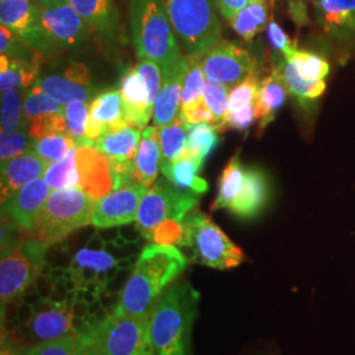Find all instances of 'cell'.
Wrapping results in <instances>:
<instances>
[{"instance_id": "1", "label": "cell", "mask_w": 355, "mask_h": 355, "mask_svg": "<svg viewBox=\"0 0 355 355\" xmlns=\"http://www.w3.org/2000/svg\"><path fill=\"white\" fill-rule=\"evenodd\" d=\"M187 266L175 246L152 243L141 250L116 309L130 316H150L166 288Z\"/></svg>"}, {"instance_id": "2", "label": "cell", "mask_w": 355, "mask_h": 355, "mask_svg": "<svg viewBox=\"0 0 355 355\" xmlns=\"http://www.w3.org/2000/svg\"><path fill=\"white\" fill-rule=\"evenodd\" d=\"M199 293L189 283L168 288L149 318L152 355H190L191 329Z\"/></svg>"}, {"instance_id": "3", "label": "cell", "mask_w": 355, "mask_h": 355, "mask_svg": "<svg viewBox=\"0 0 355 355\" xmlns=\"http://www.w3.org/2000/svg\"><path fill=\"white\" fill-rule=\"evenodd\" d=\"M129 15L139 60L153 61L165 73L182 58L183 53L164 0H130Z\"/></svg>"}, {"instance_id": "4", "label": "cell", "mask_w": 355, "mask_h": 355, "mask_svg": "<svg viewBox=\"0 0 355 355\" xmlns=\"http://www.w3.org/2000/svg\"><path fill=\"white\" fill-rule=\"evenodd\" d=\"M166 11L186 55L202 58L223 36L215 0H164Z\"/></svg>"}, {"instance_id": "5", "label": "cell", "mask_w": 355, "mask_h": 355, "mask_svg": "<svg viewBox=\"0 0 355 355\" xmlns=\"http://www.w3.org/2000/svg\"><path fill=\"white\" fill-rule=\"evenodd\" d=\"M150 316H130L114 308L80 330L92 355H152Z\"/></svg>"}, {"instance_id": "6", "label": "cell", "mask_w": 355, "mask_h": 355, "mask_svg": "<svg viewBox=\"0 0 355 355\" xmlns=\"http://www.w3.org/2000/svg\"><path fill=\"white\" fill-rule=\"evenodd\" d=\"M82 303L86 302L69 292V296L62 300L48 296L26 304V320L19 325L15 340L17 338L21 343H31L35 346L79 333L92 321L78 313L76 308Z\"/></svg>"}, {"instance_id": "7", "label": "cell", "mask_w": 355, "mask_h": 355, "mask_svg": "<svg viewBox=\"0 0 355 355\" xmlns=\"http://www.w3.org/2000/svg\"><path fill=\"white\" fill-rule=\"evenodd\" d=\"M45 252L46 248L36 237L26 234L23 240H15L8 230L1 229V311H4L6 305L20 299L37 279L45 265Z\"/></svg>"}, {"instance_id": "8", "label": "cell", "mask_w": 355, "mask_h": 355, "mask_svg": "<svg viewBox=\"0 0 355 355\" xmlns=\"http://www.w3.org/2000/svg\"><path fill=\"white\" fill-rule=\"evenodd\" d=\"M94 204L95 200L80 189L51 191L29 236L36 237L46 249L64 241L91 224Z\"/></svg>"}, {"instance_id": "9", "label": "cell", "mask_w": 355, "mask_h": 355, "mask_svg": "<svg viewBox=\"0 0 355 355\" xmlns=\"http://www.w3.org/2000/svg\"><path fill=\"white\" fill-rule=\"evenodd\" d=\"M98 239V245L94 241L76 252L67 270L64 279L69 286V292L79 297L89 296L98 299L108 283L121 271L129 258H121L110 252L112 242Z\"/></svg>"}, {"instance_id": "10", "label": "cell", "mask_w": 355, "mask_h": 355, "mask_svg": "<svg viewBox=\"0 0 355 355\" xmlns=\"http://www.w3.org/2000/svg\"><path fill=\"white\" fill-rule=\"evenodd\" d=\"M184 241L182 248L190 250L191 259L203 266L228 270L240 266L245 255L212 218L192 209L183 220Z\"/></svg>"}, {"instance_id": "11", "label": "cell", "mask_w": 355, "mask_h": 355, "mask_svg": "<svg viewBox=\"0 0 355 355\" xmlns=\"http://www.w3.org/2000/svg\"><path fill=\"white\" fill-rule=\"evenodd\" d=\"M199 203V195L180 190L167 179H158L141 200L137 229L144 236L166 220L183 221Z\"/></svg>"}, {"instance_id": "12", "label": "cell", "mask_w": 355, "mask_h": 355, "mask_svg": "<svg viewBox=\"0 0 355 355\" xmlns=\"http://www.w3.org/2000/svg\"><path fill=\"white\" fill-rule=\"evenodd\" d=\"M36 6L42 26L58 51H80L89 45L95 33L67 0H51Z\"/></svg>"}, {"instance_id": "13", "label": "cell", "mask_w": 355, "mask_h": 355, "mask_svg": "<svg viewBox=\"0 0 355 355\" xmlns=\"http://www.w3.org/2000/svg\"><path fill=\"white\" fill-rule=\"evenodd\" d=\"M204 76L209 80L234 87L243 79L258 73V62L252 53L237 42L221 40L202 57Z\"/></svg>"}, {"instance_id": "14", "label": "cell", "mask_w": 355, "mask_h": 355, "mask_svg": "<svg viewBox=\"0 0 355 355\" xmlns=\"http://www.w3.org/2000/svg\"><path fill=\"white\" fill-rule=\"evenodd\" d=\"M0 23L45 57L58 51L33 0H0Z\"/></svg>"}, {"instance_id": "15", "label": "cell", "mask_w": 355, "mask_h": 355, "mask_svg": "<svg viewBox=\"0 0 355 355\" xmlns=\"http://www.w3.org/2000/svg\"><path fill=\"white\" fill-rule=\"evenodd\" d=\"M148 191V186L136 183L95 200L91 224L95 228L110 229L136 221L141 200Z\"/></svg>"}, {"instance_id": "16", "label": "cell", "mask_w": 355, "mask_h": 355, "mask_svg": "<svg viewBox=\"0 0 355 355\" xmlns=\"http://www.w3.org/2000/svg\"><path fill=\"white\" fill-rule=\"evenodd\" d=\"M51 193V189L44 178L31 182L15 192L11 198L1 202L3 220L11 223L19 232L31 234Z\"/></svg>"}, {"instance_id": "17", "label": "cell", "mask_w": 355, "mask_h": 355, "mask_svg": "<svg viewBox=\"0 0 355 355\" xmlns=\"http://www.w3.org/2000/svg\"><path fill=\"white\" fill-rule=\"evenodd\" d=\"M37 83L51 98L64 105L74 102H89L96 92L89 69L82 62L69 64L61 74L38 78Z\"/></svg>"}, {"instance_id": "18", "label": "cell", "mask_w": 355, "mask_h": 355, "mask_svg": "<svg viewBox=\"0 0 355 355\" xmlns=\"http://www.w3.org/2000/svg\"><path fill=\"white\" fill-rule=\"evenodd\" d=\"M76 161L79 189L91 199L98 200L112 192L114 183L105 155L94 148L79 146L76 149Z\"/></svg>"}, {"instance_id": "19", "label": "cell", "mask_w": 355, "mask_h": 355, "mask_svg": "<svg viewBox=\"0 0 355 355\" xmlns=\"http://www.w3.org/2000/svg\"><path fill=\"white\" fill-rule=\"evenodd\" d=\"M189 62V57L183 54L178 62L162 73V86L153 110V123L155 127H166L177 119Z\"/></svg>"}, {"instance_id": "20", "label": "cell", "mask_w": 355, "mask_h": 355, "mask_svg": "<svg viewBox=\"0 0 355 355\" xmlns=\"http://www.w3.org/2000/svg\"><path fill=\"white\" fill-rule=\"evenodd\" d=\"M120 94L124 103L128 123L140 129L146 128L152 119L157 96L135 66L123 76Z\"/></svg>"}, {"instance_id": "21", "label": "cell", "mask_w": 355, "mask_h": 355, "mask_svg": "<svg viewBox=\"0 0 355 355\" xmlns=\"http://www.w3.org/2000/svg\"><path fill=\"white\" fill-rule=\"evenodd\" d=\"M125 125L130 124L128 123L120 91L107 89L96 95V98L91 102L86 139L95 142L104 133Z\"/></svg>"}, {"instance_id": "22", "label": "cell", "mask_w": 355, "mask_h": 355, "mask_svg": "<svg viewBox=\"0 0 355 355\" xmlns=\"http://www.w3.org/2000/svg\"><path fill=\"white\" fill-rule=\"evenodd\" d=\"M270 198V183L266 173L258 167H246L245 177L228 211L241 218L259 215Z\"/></svg>"}, {"instance_id": "23", "label": "cell", "mask_w": 355, "mask_h": 355, "mask_svg": "<svg viewBox=\"0 0 355 355\" xmlns=\"http://www.w3.org/2000/svg\"><path fill=\"white\" fill-rule=\"evenodd\" d=\"M313 12L330 37H355V0H313Z\"/></svg>"}, {"instance_id": "24", "label": "cell", "mask_w": 355, "mask_h": 355, "mask_svg": "<svg viewBox=\"0 0 355 355\" xmlns=\"http://www.w3.org/2000/svg\"><path fill=\"white\" fill-rule=\"evenodd\" d=\"M79 16L91 26L95 36L105 44L119 37V15L114 0H67Z\"/></svg>"}, {"instance_id": "25", "label": "cell", "mask_w": 355, "mask_h": 355, "mask_svg": "<svg viewBox=\"0 0 355 355\" xmlns=\"http://www.w3.org/2000/svg\"><path fill=\"white\" fill-rule=\"evenodd\" d=\"M45 162L37 154L26 152L1 164V202L11 198L15 192L44 175Z\"/></svg>"}, {"instance_id": "26", "label": "cell", "mask_w": 355, "mask_h": 355, "mask_svg": "<svg viewBox=\"0 0 355 355\" xmlns=\"http://www.w3.org/2000/svg\"><path fill=\"white\" fill-rule=\"evenodd\" d=\"M258 73L243 79L229 94L228 129L245 132L252 127L255 119V99L259 86Z\"/></svg>"}, {"instance_id": "27", "label": "cell", "mask_w": 355, "mask_h": 355, "mask_svg": "<svg viewBox=\"0 0 355 355\" xmlns=\"http://www.w3.org/2000/svg\"><path fill=\"white\" fill-rule=\"evenodd\" d=\"M288 89L286 87L279 73L272 67L270 76L259 80L257 99H255V119L258 130L263 133L270 123L275 119L287 101Z\"/></svg>"}, {"instance_id": "28", "label": "cell", "mask_w": 355, "mask_h": 355, "mask_svg": "<svg viewBox=\"0 0 355 355\" xmlns=\"http://www.w3.org/2000/svg\"><path fill=\"white\" fill-rule=\"evenodd\" d=\"M142 129L133 125L116 128L104 133L94 144V149L108 159H133L140 145Z\"/></svg>"}, {"instance_id": "29", "label": "cell", "mask_w": 355, "mask_h": 355, "mask_svg": "<svg viewBox=\"0 0 355 355\" xmlns=\"http://www.w3.org/2000/svg\"><path fill=\"white\" fill-rule=\"evenodd\" d=\"M161 168L159 132L155 125L142 130L140 145L136 154V179L141 184L150 187Z\"/></svg>"}, {"instance_id": "30", "label": "cell", "mask_w": 355, "mask_h": 355, "mask_svg": "<svg viewBox=\"0 0 355 355\" xmlns=\"http://www.w3.org/2000/svg\"><path fill=\"white\" fill-rule=\"evenodd\" d=\"M202 166L203 161L184 153L177 161L161 167V171L164 177L178 189L200 196L208 190V183L199 175Z\"/></svg>"}, {"instance_id": "31", "label": "cell", "mask_w": 355, "mask_h": 355, "mask_svg": "<svg viewBox=\"0 0 355 355\" xmlns=\"http://www.w3.org/2000/svg\"><path fill=\"white\" fill-rule=\"evenodd\" d=\"M42 64H29L7 55L0 57V89L1 92L19 89H31L38 79Z\"/></svg>"}, {"instance_id": "32", "label": "cell", "mask_w": 355, "mask_h": 355, "mask_svg": "<svg viewBox=\"0 0 355 355\" xmlns=\"http://www.w3.org/2000/svg\"><path fill=\"white\" fill-rule=\"evenodd\" d=\"M274 69L279 73L288 92L299 102H315L327 89L325 80H321V82L305 80L297 74L295 67L283 55L277 61V64H274Z\"/></svg>"}, {"instance_id": "33", "label": "cell", "mask_w": 355, "mask_h": 355, "mask_svg": "<svg viewBox=\"0 0 355 355\" xmlns=\"http://www.w3.org/2000/svg\"><path fill=\"white\" fill-rule=\"evenodd\" d=\"M246 166L242 164L241 158L239 154L229 159L228 165L225 166L221 177L218 179V191L215 202L212 204L211 209H229L230 204L233 203L239 187L241 186L242 180L245 177Z\"/></svg>"}, {"instance_id": "34", "label": "cell", "mask_w": 355, "mask_h": 355, "mask_svg": "<svg viewBox=\"0 0 355 355\" xmlns=\"http://www.w3.org/2000/svg\"><path fill=\"white\" fill-rule=\"evenodd\" d=\"M161 145V167L170 165L180 158L187 149L189 129L187 124L175 119L171 124L158 128Z\"/></svg>"}, {"instance_id": "35", "label": "cell", "mask_w": 355, "mask_h": 355, "mask_svg": "<svg viewBox=\"0 0 355 355\" xmlns=\"http://www.w3.org/2000/svg\"><path fill=\"white\" fill-rule=\"evenodd\" d=\"M268 7L266 1L249 3L229 23L234 32L245 41H252L267 24Z\"/></svg>"}, {"instance_id": "36", "label": "cell", "mask_w": 355, "mask_h": 355, "mask_svg": "<svg viewBox=\"0 0 355 355\" xmlns=\"http://www.w3.org/2000/svg\"><path fill=\"white\" fill-rule=\"evenodd\" d=\"M17 355H92L82 333L45 341L19 350Z\"/></svg>"}, {"instance_id": "37", "label": "cell", "mask_w": 355, "mask_h": 355, "mask_svg": "<svg viewBox=\"0 0 355 355\" xmlns=\"http://www.w3.org/2000/svg\"><path fill=\"white\" fill-rule=\"evenodd\" d=\"M76 149H73L62 159L46 166L42 178L51 191L79 189V175L76 170Z\"/></svg>"}, {"instance_id": "38", "label": "cell", "mask_w": 355, "mask_h": 355, "mask_svg": "<svg viewBox=\"0 0 355 355\" xmlns=\"http://www.w3.org/2000/svg\"><path fill=\"white\" fill-rule=\"evenodd\" d=\"M286 60L295 67L297 74L308 82L325 80L329 74V62L313 51H303L296 46Z\"/></svg>"}, {"instance_id": "39", "label": "cell", "mask_w": 355, "mask_h": 355, "mask_svg": "<svg viewBox=\"0 0 355 355\" xmlns=\"http://www.w3.org/2000/svg\"><path fill=\"white\" fill-rule=\"evenodd\" d=\"M76 148H78L76 141L70 135L64 133L51 135L42 139H32L29 146V149L36 153L46 166L62 159Z\"/></svg>"}, {"instance_id": "40", "label": "cell", "mask_w": 355, "mask_h": 355, "mask_svg": "<svg viewBox=\"0 0 355 355\" xmlns=\"http://www.w3.org/2000/svg\"><path fill=\"white\" fill-rule=\"evenodd\" d=\"M64 104L57 102L48 92L41 89L37 82L26 91L24 98V119L26 124H32L46 114L62 112Z\"/></svg>"}, {"instance_id": "41", "label": "cell", "mask_w": 355, "mask_h": 355, "mask_svg": "<svg viewBox=\"0 0 355 355\" xmlns=\"http://www.w3.org/2000/svg\"><path fill=\"white\" fill-rule=\"evenodd\" d=\"M229 94L228 86L209 79L205 80L204 102L215 119V128L218 132L228 129Z\"/></svg>"}, {"instance_id": "42", "label": "cell", "mask_w": 355, "mask_h": 355, "mask_svg": "<svg viewBox=\"0 0 355 355\" xmlns=\"http://www.w3.org/2000/svg\"><path fill=\"white\" fill-rule=\"evenodd\" d=\"M187 129L189 139L186 154L204 162L208 158V155L215 150L218 144V130L214 125L207 123L195 125L187 124Z\"/></svg>"}, {"instance_id": "43", "label": "cell", "mask_w": 355, "mask_h": 355, "mask_svg": "<svg viewBox=\"0 0 355 355\" xmlns=\"http://www.w3.org/2000/svg\"><path fill=\"white\" fill-rule=\"evenodd\" d=\"M189 57V55H187ZM189 70L184 79V85L182 89L180 108L187 110L204 101V89H205V76H204L202 58L189 57Z\"/></svg>"}, {"instance_id": "44", "label": "cell", "mask_w": 355, "mask_h": 355, "mask_svg": "<svg viewBox=\"0 0 355 355\" xmlns=\"http://www.w3.org/2000/svg\"><path fill=\"white\" fill-rule=\"evenodd\" d=\"M89 102H74L64 105V114L66 119L67 133L76 141L78 148L86 146L94 148V141L86 139V129L89 119Z\"/></svg>"}, {"instance_id": "45", "label": "cell", "mask_w": 355, "mask_h": 355, "mask_svg": "<svg viewBox=\"0 0 355 355\" xmlns=\"http://www.w3.org/2000/svg\"><path fill=\"white\" fill-rule=\"evenodd\" d=\"M23 89H13L1 92V132H12L26 127V121H23Z\"/></svg>"}, {"instance_id": "46", "label": "cell", "mask_w": 355, "mask_h": 355, "mask_svg": "<svg viewBox=\"0 0 355 355\" xmlns=\"http://www.w3.org/2000/svg\"><path fill=\"white\" fill-rule=\"evenodd\" d=\"M0 53L1 55L29 64H42L45 60V55L31 48L21 38L13 35L8 28L3 26L0 28Z\"/></svg>"}, {"instance_id": "47", "label": "cell", "mask_w": 355, "mask_h": 355, "mask_svg": "<svg viewBox=\"0 0 355 355\" xmlns=\"http://www.w3.org/2000/svg\"><path fill=\"white\" fill-rule=\"evenodd\" d=\"M32 139L26 127L12 132H1L0 135V158L1 164L26 152L31 146Z\"/></svg>"}, {"instance_id": "48", "label": "cell", "mask_w": 355, "mask_h": 355, "mask_svg": "<svg viewBox=\"0 0 355 355\" xmlns=\"http://www.w3.org/2000/svg\"><path fill=\"white\" fill-rule=\"evenodd\" d=\"M144 239L158 245H170V246H182L184 241V227L183 221L166 220L149 230L142 236Z\"/></svg>"}, {"instance_id": "49", "label": "cell", "mask_w": 355, "mask_h": 355, "mask_svg": "<svg viewBox=\"0 0 355 355\" xmlns=\"http://www.w3.org/2000/svg\"><path fill=\"white\" fill-rule=\"evenodd\" d=\"M28 132H29L31 139H42V137L57 135V133L69 135L64 111L57 112V114H46V116L38 119L35 123L29 124Z\"/></svg>"}, {"instance_id": "50", "label": "cell", "mask_w": 355, "mask_h": 355, "mask_svg": "<svg viewBox=\"0 0 355 355\" xmlns=\"http://www.w3.org/2000/svg\"><path fill=\"white\" fill-rule=\"evenodd\" d=\"M108 159V158H107ZM111 177L114 183V190L117 191L133 186L137 182L136 179V158L133 159H108Z\"/></svg>"}, {"instance_id": "51", "label": "cell", "mask_w": 355, "mask_h": 355, "mask_svg": "<svg viewBox=\"0 0 355 355\" xmlns=\"http://www.w3.org/2000/svg\"><path fill=\"white\" fill-rule=\"evenodd\" d=\"M267 33H268V40H270L272 48L275 51H279L284 58H287L291 54L292 51L297 46L296 42L291 41L287 36V33L272 19L270 20V23L267 26Z\"/></svg>"}, {"instance_id": "52", "label": "cell", "mask_w": 355, "mask_h": 355, "mask_svg": "<svg viewBox=\"0 0 355 355\" xmlns=\"http://www.w3.org/2000/svg\"><path fill=\"white\" fill-rule=\"evenodd\" d=\"M178 119L182 120L186 124H191V125L207 123V124H211V125L215 127V119H214L212 114L209 112V110H208V107H207L204 101L199 103V104H196V105H193V107H191V108L179 111Z\"/></svg>"}, {"instance_id": "53", "label": "cell", "mask_w": 355, "mask_h": 355, "mask_svg": "<svg viewBox=\"0 0 355 355\" xmlns=\"http://www.w3.org/2000/svg\"><path fill=\"white\" fill-rule=\"evenodd\" d=\"M215 3L220 15L225 20L230 21L237 13L249 4V0H215Z\"/></svg>"}, {"instance_id": "54", "label": "cell", "mask_w": 355, "mask_h": 355, "mask_svg": "<svg viewBox=\"0 0 355 355\" xmlns=\"http://www.w3.org/2000/svg\"><path fill=\"white\" fill-rule=\"evenodd\" d=\"M288 12L292 21L297 26H304L309 23L308 8L305 0H288Z\"/></svg>"}, {"instance_id": "55", "label": "cell", "mask_w": 355, "mask_h": 355, "mask_svg": "<svg viewBox=\"0 0 355 355\" xmlns=\"http://www.w3.org/2000/svg\"><path fill=\"white\" fill-rule=\"evenodd\" d=\"M35 3H37V4H40V3H46V1H51V0H33Z\"/></svg>"}, {"instance_id": "56", "label": "cell", "mask_w": 355, "mask_h": 355, "mask_svg": "<svg viewBox=\"0 0 355 355\" xmlns=\"http://www.w3.org/2000/svg\"><path fill=\"white\" fill-rule=\"evenodd\" d=\"M258 1H266V0H249V3H258Z\"/></svg>"}, {"instance_id": "57", "label": "cell", "mask_w": 355, "mask_h": 355, "mask_svg": "<svg viewBox=\"0 0 355 355\" xmlns=\"http://www.w3.org/2000/svg\"><path fill=\"white\" fill-rule=\"evenodd\" d=\"M274 3H275V0H270V6H274Z\"/></svg>"}]
</instances>
